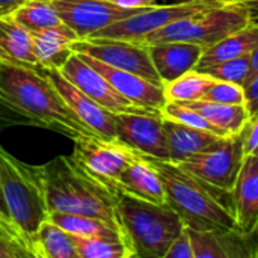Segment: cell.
I'll return each mask as SVG.
<instances>
[{
    "instance_id": "25",
    "label": "cell",
    "mask_w": 258,
    "mask_h": 258,
    "mask_svg": "<svg viewBox=\"0 0 258 258\" xmlns=\"http://www.w3.org/2000/svg\"><path fill=\"white\" fill-rule=\"evenodd\" d=\"M186 104L194 107L227 135L240 133L249 119V112L245 104H224L207 100H198Z\"/></svg>"
},
{
    "instance_id": "18",
    "label": "cell",
    "mask_w": 258,
    "mask_h": 258,
    "mask_svg": "<svg viewBox=\"0 0 258 258\" xmlns=\"http://www.w3.org/2000/svg\"><path fill=\"white\" fill-rule=\"evenodd\" d=\"M118 192H125L156 204L166 203L165 187L157 169L145 154L138 151L119 178Z\"/></svg>"
},
{
    "instance_id": "26",
    "label": "cell",
    "mask_w": 258,
    "mask_h": 258,
    "mask_svg": "<svg viewBox=\"0 0 258 258\" xmlns=\"http://www.w3.org/2000/svg\"><path fill=\"white\" fill-rule=\"evenodd\" d=\"M11 17L30 33L62 24L51 0H27L15 9Z\"/></svg>"
},
{
    "instance_id": "28",
    "label": "cell",
    "mask_w": 258,
    "mask_h": 258,
    "mask_svg": "<svg viewBox=\"0 0 258 258\" xmlns=\"http://www.w3.org/2000/svg\"><path fill=\"white\" fill-rule=\"evenodd\" d=\"M79 258H132L130 246L119 239L73 236Z\"/></svg>"
},
{
    "instance_id": "36",
    "label": "cell",
    "mask_w": 258,
    "mask_h": 258,
    "mask_svg": "<svg viewBox=\"0 0 258 258\" xmlns=\"http://www.w3.org/2000/svg\"><path fill=\"white\" fill-rule=\"evenodd\" d=\"M245 106L249 112V116L258 113V74H254L245 85Z\"/></svg>"
},
{
    "instance_id": "11",
    "label": "cell",
    "mask_w": 258,
    "mask_h": 258,
    "mask_svg": "<svg viewBox=\"0 0 258 258\" xmlns=\"http://www.w3.org/2000/svg\"><path fill=\"white\" fill-rule=\"evenodd\" d=\"M62 23L71 27L79 39L89 38L95 32L115 21L127 18L144 9L122 8L107 0H51ZM148 9V8H147Z\"/></svg>"
},
{
    "instance_id": "10",
    "label": "cell",
    "mask_w": 258,
    "mask_h": 258,
    "mask_svg": "<svg viewBox=\"0 0 258 258\" xmlns=\"http://www.w3.org/2000/svg\"><path fill=\"white\" fill-rule=\"evenodd\" d=\"M71 48L74 53L88 54L113 68L135 73L157 85H163L153 63L150 47L144 42L109 38H85L74 41Z\"/></svg>"
},
{
    "instance_id": "20",
    "label": "cell",
    "mask_w": 258,
    "mask_h": 258,
    "mask_svg": "<svg viewBox=\"0 0 258 258\" xmlns=\"http://www.w3.org/2000/svg\"><path fill=\"white\" fill-rule=\"evenodd\" d=\"M0 63L42 70L33 53L30 32L11 15H0Z\"/></svg>"
},
{
    "instance_id": "6",
    "label": "cell",
    "mask_w": 258,
    "mask_h": 258,
    "mask_svg": "<svg viewBox=\"0 0 258 258\" xmlns=\"http://www.w3.org/2000/svg\"><path fill=\"white\" fill-rule=\"evenodd\" d=\"M249 23L251 14L245 6L231 0H222L197 15L178 20L151 33L144 44L150 45L166 41H183L207 48Z\"/></svg>"
},
{
    "instance_id": "1",
    "label": "cell",
    "mask_w": 258,
    "mask_h": 258,
    "mask_svg": "<svg viewBox=\"0 0 258 258\" xmlns=\"http://www.w3.org/2000/svg\"><path fill=\"white\" fill-rule=\"evenodd\" d=\"M0 91L32 118L36 127L57 132L73 141L95 135L71 110L44 70L0 63Z\"/></svg>"
},
{
    "instance_id": "13",
    "label": "cell",
    "mask_w": 258,
    "mask_h": 258,
    "mask_svg": "<svg viewBox=\"0 0 258 258\" xmlns=\"http://www.w3.org/2000/svg\"><path fill=\"white\" fill-rule=\"evenodd\" d=\"M74 86H77L82 92H85L89 98L110 110L112 113L122 112H144L142 109L125 97H122L107 80L101 76L94 67L85 62L79 54L73 53L65 65L59 70ZM154 112V110H153Z\"/></svg>"
},
{
    "instance_id": "30",
    "label": "cell",
    "mask_w": 258,
    "mask_h": 258,
    "mask_svg": "<svg viewBox=\"0 0 258 258\" xmlns=\"http://www.w3.org/2000/svg\"><path fill=\"white\" fill-rule=\"evenodd\" d=\"M162 116L174 119V121L181 122V124H186V125L194 127V128L212 132V133L219 135V136H230L225 132H222L221 128H218L216 125H213L207 118H204L194 107H190L187 104H183V103H177V101H169L168 100L166 104L162 109Z\"/></svg>"
},
{
    "instance_id": "12",
    "label": "cell",
    "mask_w": 258,
    "mask_h": 258,
    "mask_svg": "<svg viewBox=\"0 0 258 258\" xmlns=\"http://www.w3.org/2000/svg\"><path fill=\"white\" fill-rule=\"evenodd\" d=\"M115 125L118 139L135 151L154 159L169 160L160 112L115 113Z\"/></svg>"
},
{
    "instance_id": "8",
    "label": "cell",
    "mask_w": 258,
    "mask_h": 258,
    "mask_svg": "<svg viewBox=\"0 0 258 258\" xmlns=\"http://www.w3.org/2000/svg\"><path fill=\"white\" fill-rule=\"evenodd\" d=\"M222 0H183L174 5H157L112 23L89 38H109L144 42L151 33L192 15H197Z\"/></svg>"
},
{
    "instance_id": "42",
    "label": "cell",
    "mask_w": 258,
    "mask_h": 258,
    "mask_svg": "<svg viewBox=\"0 0 258 258\" xmlns=\"http://www.w3.org/2000/svg\"><path fill=\"white\" fill-rule=\"evenodd\" d=\"M254 234H255V236H257V237H258V230H257V231H255V233H254Z\"/></svg>"
},
{
    "instance_id": "17",
    "label": "cell",
    "mask_w": 258,
    "mask_h": 258,
    "mask_svg": "<svg viewBox=\"0 0 258 258\" xmlns=\"http://www.w3.org/2000/svg\"><path fill=\"white\" fill-rule=\"evenodd\" d=\"M150 54L163 85L197 70L204 48L194 42L166 41L150 44Z\"/></svg>"
},
{
    "instance_id": "15",
    "label": "cell",
    "mask_w": 258,
    "mask_h": 258,
    "mask_svg": "<svg viewBox=\"0 0 258 258\" xmlns=\"http://www.w3.org/2000/svg\"><path fill=\"white\" fill-rule=\"evenodd\" d=\"M47 77L57 88L67 104L71 110L79 116V119L95 135L103 139L115 141L116 125H115V113L89 98L85 92H82L77 86H74L59 70H44Z\"/></svg>"
},
{
    "instance_id": "4",
    "label": "cell",
    "mask_w": 258,
    "mask_h": 258,
    "mask_svg": "<svg viewBox=\"0 0 258 258\" xmlns=\"http://www.w3.org/2000/svg\"><path fill=\"white\" fill-rule=\"evenodd\" d=\"M116 218L133 257L139 258H165L186 228L168 203L156 204L125 192L116 194Z\"/></svg>"
},
{
    "instance_id": "27",
    "label": "cell",
    "mask_w": 258,
    "mask_h": 258,
    "mask_svg": "<svg viewBox=\"0 0 258 258\" xmlns=\"http://www.w3.org/2000/svg\"><path fill=\"white\" fill-rule=\"evenodd\" d=\"M213 83H215V79H212L210 76L204 74L203 71L192 70L163 86H165L166 98L169 101L186 104V103L203 100L206 92L210 89Z\"/></svg>"
},
{
    "instance_id": "33",
    "label": "cell",
    "mask_w": 258,
    "mask_h": 258,
    "mask_svg": "<svg viewBox=\"0 0 258 258\" xmlns=\"http://www.w3.org/2000/svg\"><path fill=\"white\" fill-rule=\"evenodd\" d=\"M0 225L3 227V230L6 231V234L9 236L11 240H14L15 243H18V245H21L23 248L27 249L24 237L21 236V233L15 227V224L12 222V218L9 215V210H8V206H6V200H5V195H3V190H2V184H0Z\"/></svg>"
},
{
    "instance_id": "34",
    "label": "cell",
    "mask_w": 258,
    "mask_h": 258,
    "mask_svg": "<svg viewBox=\"0 0 258 258\" xmlns=\"http://www.w3.org/2000/svg\"><path fill=\"white\" fill-rule=\"evenodd\" d=\"M165 258H194V249H192V242L189 237L187 230L184 231L171 243L169 249L166 251Z\"/></svg>"
},
{
    "instance_id": "19",
    "label": "cell",
    "mask_w": 258,
    "mask_h": 258,
    "mask_svg": "<svg viewBox=\"0 0 258 258\" xmlns=\"http://www.w3.org/2000/svg\"><path fill=\"white\" fill-rule=\"evenodd\" d=\"M33 53L42 70H60L74 53L71 45L79 39L77 33L65 23L32 32Z\"/></svg>"
},
{
    "instance_id": "9",
    "label": "cell",
    "mask_w": 258,
    "mask_h": 258,
    "mask_svg": "<svg viewBox=\"0 0 258 258\" xmlns=\"http://www.w3.org/2000/svg\"><path fill=\"white\" fill-rule=\"evenodd\" d=\"M136 151L119 139L109 141L97 135L74 141L73 159L94 180L118 194L119 178Z\"/></svg>"
},
{
    "instance_id": "35",
    "label": "cell",
    "mask_w": 258,
    "mask_h": 258,
    "mask_svg": "<svg viewBox=\"0 0 258 258\" xmlns=\"http://www.w3.org/2000/svg\"><path fill=\"white\" fill-rule=\"evenodd\" d=\"M242 136H243L245 156L254 154V151L258 148V113L254 116H249L246 125L242 130Z\"/></svg>"
},
{
    "instance_id": "40",
    "label": "cell",
    "mask_w": 258,
    "mask_h": 258,
    "mask_svg": "<svg viewBox=\"0 0 258 258\" xmlns=\"http://www.w3.org/2000/svg\"><path fill=\"white\" fill-rule=\"evenodd\" d=\"M0 236H3V237H6V239H9V236L6 234V231L3 230V227H2V225H0ZM9 240H11V239H9ZM12 242H14V240H12Z\"/></svg>"
},
{
    "instance_id": "39",
    "label": "cell",
    "mask_w": 258,
    "mask_h": 258,
    "mask_svg": "<svg viewBox=\"0 0 258 258\" xmlns=\"http://www.w3.org/2000/svg\"><path fill=\"white\" fill-rule=\"evenodd\" d=\"M27 0H0V15H11Z\"/></svg>"
},
{
    "instance_id": "2",
    "label": "cell",
    "mask_w": 258,
    "mask_h": 258,
    "mask_svg": "<svg viewBox=\"0 0 258 258\" xmlns=\"http://www.w3.org/2000/svg\"><path fill=\"white\" fill-rule=\"evenodd\" d=\"M147 157L162 178L166 203L181 216L184 227L192 230L240 231L234 218L233 201L221 198L231 194L198 180L169 160Z\"/></svg>"
},
{
    "instance_id": "5",
    "label": "cell",
    "mask_w": 258,
    "mask_h": 258,
    "mask_svg": "<svg viewBox=\"0 0 258 258\" xmlns=\"http://www.w3.org/2000/svg\"><path fill=\"white\" fill-rule=\"evenodd\" d=\"M0 184L12 222L24 237L30 252L33 236L48 219L39 166L18 160L0 145Z\"/></svg>"
},
{
    "instance_id": "24",
    "label": "cell",
    "mask_w": 258,
    "mask_h": 258,
    "mask_svg": "<svg viewBox=\"0 0 258 258\" xmlns=\"http://www.w3.org/2000/svg\"><path fill=\"white\" fill-rule=\"evenodd\" d=\"M48 219L73 236L107 237V239H119V240L125 242L124 233L119 227L112 225V224H109L103 219H98V218L73 215V213H62V212H50Z\"/></svg>"
},
{
    "instance_id": "38",
    "label": "cell",
    "mask_w": 258,
    "mask_h": 258,
    "mask_svg": "<svg viewBox=\"0 0 258 258\" xmlns=\"http://www.w3.org/2000/svg\"><path fill=\"white\" fill-rule=\"evenodd\" d=\"M110 3H115L122 8H132V9H147L157 6L163 0H107Z\"/></svg>"
},
{
    "instance_id": "41",
    "label": "cell",
    "mask_w": 258,
    "mask_h": 258,
    "mask_svg": "<svg viewBox=\"0 0 258 258\" xmlns=\"http://www.w3.org/2000/svg\"><path fill=\"white\" fill-rule=\"evenodd\" d=\"M254 154H255V156H257V157H258V148H257V150H255V151H254Z\"/></svg>"
},
{
    "instance_id": "29",
    "label": "cell",
    "mask_w": 258,
    "mask_h": 258,
    "mask_svg": "<svg viewBox=\"0 0 258 258\" xmlns=\"http://www.w3.org/2000/svg\"><path fill=\"white\" fill-rule=\"evenodd\" d=\"M198 71H203L204 74L210 76L215 80L219 82H231L237 85H245L252 77V67H251V57L249 54L228 59L219 63H213L209 67H204Z\"/></svg>"
},
{
    "instance_id": "7",
    "label": "cell",
    "mask_w": 258,
    "mask_h": 258,
    "mask_svg": "<svg viewBox=\"0 0 258 258\" xmlns=\"http://www.w3.org/2000/svg\"><path fill=\"white\" fill-rule=\"evenodd\" d=\"M243 159V136L240 132L237 135L219 138L206 150L175 165L198 180L231 194L236 186Z\"/></svg>"
},
{
    "instance_id": "14",
    "label": "cell",
    "mask_w": 258,
    "mask_h": 258,
    "mask_svg": "<svg viewBox=\"0 0 258 258\" xmlns=\"http://www.w3.org/2000/svg\"><path fill=\"white\" fill-rule=\"evenodd\" d=\"M76 54H79L85 62L94 67L101 76H104L106 80L128 101H132L133 104L142 109L162 113V109L168 101L163 85H157L135 73L113 68L88 54H83V53H76Z\"/></svg>"
},
{
    "instance_id": "37",
    "label": "cell",
    "mask_w": 258,
    "mask_h": 258,
    "mask_svg": "<svg viewBox=\"0 0 258 258\" xmlns=\"http://www.w3.org/2000/svg\"><path fill=\"white\" fill-rule=\"evenodd\" d=\"M32 257L30 252L21 245L0 236V258H24Z\"/></svg>"
},
{
    "instance_id": "31",
    "label": "cell",
    "mask_w": 258,
    "mask_h": 258,
    "mask_svg": "<svg viewBox=\"0 0 258 258\" xmlns=\"http://www.w3.org/2000/svg\"><path fill=\"white\" fill-rule=\"evenodd\" d=\"M203 100L224 104H245V91L242 85L215 80Z\"/></svg>"
},
{
    "instance_id": "22",
    "label": "cell",
    "mask_w": 258,
    "mask_h": 258,
    "mask_svg": "<svg viewBox=\"0 0 258 258\" xmlns=\"http://www.w3.org/2000/svg\"><path fill=\"white\" fill-rule=\"evenodd\" d=\"M258 47V21L251 20V23L228 36L222 38L219 42L213 44L212 47L204 48L201 60L197 67V70H201L204 67L219 63L228 59L240 57L251 54Z\"/></svg>"
},
{
    "instance_id": "32",
    "label": "cell",
    "mask_w": 258,
    "mask_h": 258,
    "mask_svg": "<svg viewBox=\"0 0 258 258\" xmlns=\"http://www.w3.org/2000/svg\"><path fill=\"white\" fill-rule=\"evenodd\" d=\"M15 125H36L32 118L24 115L11 100L0 91V132Z\"/></svg>"
},
{
    "instance_id": "16",
    "label": "cell",
    "mask_w": 258,
    "mask_h": 258,
    "mask_svg": "<svg viewBox=\"0 0 258 258\" xmlns=\"http://www.w3.org/2000/svg\"><path fill=\"white\" fill-rule=\"evenodd\" d=\"M231 201L239 230L245 234H254L258 230V157L255 154L245 156L231 192Z\"/></svg>"
},
{
    "instance_id": "23",
    "label": "cell",
    "mask_w": 258,
    "mask_h": 258,
    "mask_svg": "<svg viewBox=\"0 0 258 258\" xmlns=\"http://www.w3.org/2000/svg\"><path fill=\"white\" fill-rule=\"evenodd\" d=\"M30 252L36 258H79L71 234L50 219L44 221L33 236Z\"/></svg>"
},
{
    "instance_id": "21",
    "label": "cell",
    "mask_w": 258,
    "mask_h": 258,
    "mask_svg": "<svg viewBox=\"0 0 258 258\" xmlns=\"http://www.w3.org/2000/svg\"><path fill=\"white\" fill-rule=\"evenodd\" d=\"M162 125L166 136L169 162L172 163L183 162L184 159L206 150L207 147L215 144L219 138H222L212 132L194 128L165 116H162Z\"/></svg>"
},
{
    "instance_id": "3",
    "label": "cell",
    "mask_w": 258,
    "mask_h": 258,
    "mask_svg": "<svg viewBox=\"0 0 258 258\" xmlns=\"http://www.w3.org/2000/svg\"><path fill=\"white\" fill-rule=\"evenodd\" d=\"M39 172L48 213L92 216L119 227L116 194L86 174L73 156H57L39 166Z\"/></svg>"
}]
</instances>
